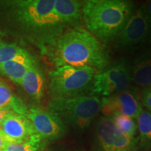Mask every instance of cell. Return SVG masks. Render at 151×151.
I'll list each match as a JSON object with an SVG mask.
<instances>
[{
	"mask_svg": "<svg viewBox=\"0 0 151 151\" xmlns=\"http://www.w3.org/2000/svg\"><path fill=\"white\" fill-rule=\"evenodd\" d=\"M137 120L141 142L146 144L151 143V113L143 111Z\"/></svg>",
	"mask_w": 151,
	"mask_h": 151,
	"instance_id": "18",
	"label": "cell"
},
{
	"mask_svg": "<svg viewBox=\"0 0 151 151\" xmlns=\"http://www.w3.org/2000/svg\"><path fill=\"white\" fill-rule=\"evenodd\" d=\"M44 84V76L37 64L28 69L21 82V86L26 93L36 101H39L43 97Z\"/></svg>",
	"mask_w": 151,
	"mask_h": 151,
	"instance_id": "14",
	"label": "cell"
},
{
	"mask_svg": "<svg viewBox=\"0 0 151 151\" xmlns=\"http://www.w3.org/2000/svg\"><path fill=\"white\" fill-rule=\"evenodd\" d=\"M111 118L117 127L120 131L127 135L128 137L134 138L138 127L133 118L120 114H115L111 116Z\"/></svg>",
	"mask_w": 151,
	"mask_h": 151,
	"instance_id": "19",
	"label": "cell"
},
{
	"mask_svg": "<svg viewBox=\"0 0 151 151\" xmlns=\"http://www.w3.org/2000/svg\"><path fill=\"white\" fill-rule=\"evenodd\" d=\"M45 139L35 134L28 140L20 142H9L4 151H41L44 148Z\"/></svg>",
	"mask_w": 151,
	"mask_h": 151,
	"instance_id": "17",
	"label": "cell"
},
{
	"mask_svg": "<svg viewBox=\"0 0 151 151\" xmlns=\"http://www.w3.org/2000/svg\"><path fill=\"white\" fill-rule=\"evenodd\" d=\"M12 111H8V110H4V109H0V125L2 123L4 120L6 118L9 113H11Z\"/></svg>",
	"mask_w": 151,
	"mask_h": 151,
	"instance_id": "23",
	"label": "cell"
},
{
	"mask_svg": "<svg viewBox=\"0 0 151 151\" xmlns=\"http://www.w3.org/2000/svg\"><path fill=\"white\" fill-rule=\"evenodd\" d=\"M0 129L9 142H20L30 139L37 134L27 117L14 112L6 117Z\"/></svg>",
	"mask_w": 151,
	"mask_h": 151,
	"instance_id": "11",
	"label": "cell"
},
{
	"mask_svg": "<svg viewBox=\"0 0 151 151\" xmlns=\"http://www.w3.org/2000/svg\"><path fill=\"white\" fill-rule=\"evenodd\" d=\"M35 64V59L27 51L11 61L0 65V71L15 83L21 85L25 73Z\"/></svg>",
	"mask_w": 151,
	"mask_h": 151,
	"instance_id": "13",
	"label": "cell"
},
{
	"mask_svg": "<svg viewBox=\"0 0 151 151\" xmlns=\"http://www.w3.org/2000/svg\"><path fill=\"white\" fill-rule=\"evenodd\" d=\"M98 71L89 67L62 66L50 72V92L54 97H71L83 94L91 86Z\"/></svg>",
	"mask_w": 151,
	"mask_h": 151,
	"instance_id": "5",
	"label": "cell"
},
{
	"mask_svg": "<svg viewBox=\"0 0 151 151\" xmlns=\"http://www.w3.org/2000/svg\"><path fill=\"white\" fill-rule=\"evenodd\" d=\"M132 82L131 70L125 62L120 61L106 70L97 73L92 83V95L104 97L129 90Z\"/></svg>",
	"mask_w": 151,
	"mask_h": 151,
	"instance_id": "6",
	"label": "cell"
},
{
	"mask_svg": "<svg viewBox=\"0 0 151 151\" xmlns=\"http://www.w3.org/2000/svg\"><path fill=\"white\" fill-rule=\"evenodd\" d=\"M9 141L0 129V151H4Z\"/></svg>",
	"mask_w": 151,
	"mask_h": 151,
	"instance_id": "22",
	"label": "cell"
},
{
	"mask_svg": "<svg viewBox=\"0 0 151 151\" xmlns=\"http://www.w3.org/2000/svg\"><path fill=\"white\" fill-rule=\"evenodd\" d=\"M132 81L141 88H151V52H148L135 60L131 70Z\"/></svg>",
	"mask_w": 151,
	"mask_h": 151,
	"instance_id": "15",
	"label": "cell"
},
{
	"mask_svg": "<svg viewBox=\"0 0 151 151\" xmlns=\"http://www.w3.org/2000/svg\"><path fill=\"white\" fill-rule=\"evenodd\" d=\"M50 111L73 129L84 130L101 111V101L94 95L80 94L71 97H53Z\"/></svg>",
	"mask_w": 151,
	"mask_h": 151,
	"instance_id": "4",
	"label": "cell"
},
{
	"mask_svg": "<svg viewBox=\"0 0 151 151\" xmlns=\"http://www.w3.org/2000/svg\"><path fill=\"white\" fill-rule=\"evenodd\" d=\"M96 137L102 151L128 150L134 145L135 140L117 127L110 116H102L96 125Z\"/></svg>",
	"mask_w": 151,
	"mask_h": 151,
	"instance_id": "8",
	"label": "cell"
},
{
	"mask_svg": "<svg viewBox=\"0 0 151 151\" xmlns=\"http://www.w3.org/2000/svg\"><path fill=\"white\" fill-rule=\"evenodd\" d=\"M134 3L126 0L83 1V19L92 35L102 43L115 41L132 16Z\"/></svg>",
	"mask_w": 151,
	"mask_h": 151,
	"instance_id": "3",
	"label": "cell"
},
{
	"mask_svg": "<svg viewBox=\"0 0 151 151\" xmlns=\"http://www.w3.org/2000/svg\"><path fill=\"white\" fill-rule=\"evenodd\" d=\"M26 52L25 49L20 48L16 43L0 42V65L11 61Z\"/></svg>",
	"mask_w": 151,
	"mask_h": 151,
	"instance_id": "20",
	"label": "cell"
},
{
	"mask_svg": "<svg viewBox=\"0 0 151 151\" xmlns=\"http://www.w3.org/2000/svg\"><path fill=\"white\" fill-rule=\"evenodd\" d=\"M0 109L11 111L26 116L28 108L23 101L11 91L10 88L0 81Z\"/></svg>",
	"mask_w": 151,
	"mask_h": 151,
	"instance_id": "16",
	"label": "cell"
},
{
	"mask_svg": "<svg viewBox=\"0 0 151 151\" xmlns=\"http://www.w3.org/2000/svg\"><path fill=\"white\" fill-rule=\"evenodd\" d=\"M13 4L17 22L26 37L42 51L53 47L65 26L55 11L54 0H24Z\"/></svg>",
	"mask_w": 151,
	"mask_h": 151,
	"instance_id": "2",
	"label": "cell"
},
{
	"mask_svg": "<svg viewBox=\"0 0 151 151\" xmlns=\"http://www.w3.org/2000/svg\"><path fill=\"white\" fill-rule=\"evenodd\" d=\"M151 27L145 5L134 11L125 25L115 39L116 48H127L137 46L148 37Z\"/></svg>",
	"mask_w": 151,
	"mask_h": 151,
	"instance_id": "7",
	"label": "cell"
},
{
	"mask_svg": "<svg viewBox=\"0 0 151 151\" xmlns=\"http://www.w3.org/2000/svg\"><path fill=\"white\" fill-rule=\"evenodd\" d=\"M142 103L143 106L151 111V88L144 89L143 91Z\"/></svg>",
	"mask_w": 151,
	"mask_h": 151,
	"instance_id": "21",
	"label": "cell"
},
{
	"mask_svg": "<svg viewBox=\"0 0 151 151\" xmlns=\"http://www.w3.org/2000/svg\"><path fill=\"white\" fill-rule=\"evenodd\" d=\"M26 117L32 124L36 132L45 140L58 139L66 131L65 123L50 111L32 107Z\"/></svg>",
	"mask_w": 151,
	"mask_h": 151,
	"instance_id": "10",
	"label": "cell"
},
{
	"mask_svg": "<svg viewBox=\"0 0 151 151\" xmlns=\"http://www.w3.org/2000/svg\"><path fill=\"white\" fill-rule=\"evenodd\" d=\"M121 151H129L128 150H121Z\"/></svg>",
	"mask_w": 151,
	"mask_h": 151,
	"instance_id": "25",
	"label": "cell"
},
{
	"mask_svg": "<svg viewBox=\"0 0 151 151\" xmlns=\"http://www.w3.org/2000/svg\"><path fill=\"white\" fill-rule=\"evenodd\" d=\"M144 5H145V7H146L147 15H148L149 22H150V24L151 27V1H149L146 4H144Z\"/></svg>",
	"mask_w": 151,
	"mask_h": 151,
	"instance_id": "24",
	"label": "cell"
},
{
	"mask_svg": "<svg viewBox=\"0 0 151 151\" xmlns=\"http://www.w3.org/2000/svg\"><path fill=\"white\" fill-rule=\"evenodd\" d=\"M53 47L52 58L58 67H89L99 72L110 65L107 47L83 28H73L64 32Z\"/></svg>",
	"mask_w": 151,
	"mask_h": 151,
	"instance_id": "1",
	"label": "cell"
},
{
	"mask_svg": "<svg viewBox=\"0 0 151 151\" xmlns=\"http://www.w3.org/2000/svg\"><path fill=\"white\" fill-rule=\"evenodd\" d=\"M83 1L77 0H55L54 9L65 25L79 28L83 19Z\"/></svg>",
	"mask_w": 151,
	"mask_h": 151,
	"instance_id": "12",
	"label": "cell"
},
{
	"mask_svg": "<svg viewBox=\"0 0 151 151\" xmlns=\"http://www.w3.org/2000/svg\"><path fill=\"white\" fill-rule=\"evenodd\" d=\"M100 101L104 116L111 117L115 114H120L137 119L143 111L139 97L135 92L129 90L102 97Z\"/></svg>",
	"mask_w": 151,
	"mask_h": 151,
	"instance_id": "9",
	"label": "cell"
}]
</instances>
